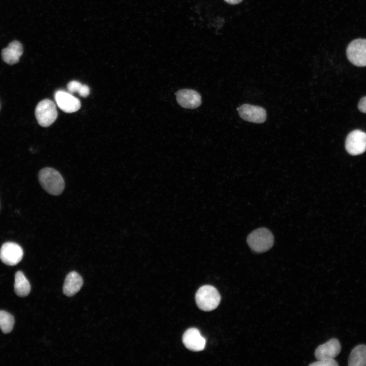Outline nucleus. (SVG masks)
<instances>
[{"label":"nucleus","instance_id":"nucleus-12","mask_svg":"<svg viewBox=\"0 0 366 366\" xmlns=\"http://www.w3.org/2000/svg\"><path fill=\"white\" fill-rule=\"evenodd\" d=\"M341 350V345L337 339H331L325 343L319 345L315 351L317 360L334 358Z\"/></svg>","mask_w":366,"mask_h":366},{"label":"nucleus","instance_id":"nucleus-3","mask_svg":"<svg viewBox=\"0 0 366 366\" xmlns=\"http://www.w3.org/2000/svg\"><path fill=\"white\" fill-rule=\"evenodd\" d=\"M195 299L197 305L200 310L210 311L218 307L220 302L221 296L214 287L204 285L198 290Z\"/></svg>","mask_w":366,"mask_h":366},{"label":"nucleus","instance_id":"nucleus-19","mask_svg":"<svg viewBox=\"0 0 366 366\" xmlns=\"http://www.w3.org/2000/svg\"><path fill=\"white\" fill-rule=\"evenodd\" d=\"M339 364L334 358L322 359L317 360L309 364L311 366H337Z\"/></svg>","mask_w":366,"mask_h":366},{"label":"nucleus","instance_id":"nucleus-5","mask_svg":"<svg viewBox=\"0 0 366 366\" xmlns=\"http://www.w3.org/2000/svg\"><path fill=\"white\" fill-rule=\"evenodd\" d=\"M346 55L349 62L357 67L366 66V39H357L348 46Z\"/></svg>","mask_w":366,"mask_h":366},{"label":"nucleus","instance_id":"nucleus-20","mask_svg":"<svg viewBox=\"0 0 366 366\" xmlns=\"http://www.w3.org/2000/svg\"><path fill=\"white\" fill-rule=\"evenodd\" d=\"M358 108L360 112L366 113V96L362 97L359 100Z\"/></svg>","mask_w":366,"mask_h":366},{"label":"nucleus","instance_id":"nucleus-8","mask_svg":"<svg viewBox=\"0 0 366 366\" xmlns=\"http://www.w3.org/2000/svg\"><path fill=\"white\" fill-rule=\"evenodd\" d=\"M237 110L240 117L249 122L260 124L266 119V110L258 106L245 104L238 107Z\"/></svg>","mask_w":366,"mask_h":366},{"label":"nucleus","instance_id":"nucleus-11","mask_svg":"<svg viewBox=\"0 0 366 366\" xmlns=\"http://www.w3.org/2000/svg\"><path fill=\"white\" fill-rule=\"evenodd\" d=\"M176 100L182 107L188 109H195L201 104L200 95L193 89H180L176 93Z\"/></svg>","mask_w":366,"mask_h":366},{"label":"nucleus","instance_id":"nucleus-7","mask_svg":"<svg viewBox=\"0 0 366 366\" xmlns=\"http://www.w3.org/2000/svg\"><path fill=\"white\" fill-rule=\"evenodd\" d=\"M23 251L21 247L16 243L7 242L0 249V259L7 265L14 266L17 264L22 259Z\"/></svg>","mask_w":366,"mask_h":366},{"label":"nucleus","instance_id":"nucleus-14","mask_svg":"<svg viewBox=\"0 0 366 366\" xmlns=\"http://www.w3.org/2000/svg\"><path fill=\"white\" fill-rule=\"evenodd\" d=\"M83 279L76 271H71L66 276L63 286V292L68 296H72L77 293L83 285Z\"/></svg>","mask_w":366,"mask_h":366},{"label":"nucleus","instance_id":"nucleus-6","mask_svg":"<svg viewBox=\"0 0 366 366\" xmlns=\"http://www.w3.org/2000/svg\"><path fill=\"white\" fill-rule=\"evenodd\" d=\"M345 149L352 156L359 155L366 150V133L360 130L350 132L345 140Z\"/></svg>","mask_w":366,"mask_h":366},{"label":"nucleus","instance_id":"nucleus-4","mask_svg":"<svg viewBox=\"0 0 366 366\" xmlns=\"http://www.w3.org/2000/svg\"><path fill=\"white\" fill-rule=\"evenodd\" d=\"M35 116L41 126L47 127L50 126L57 117L55 104L49 99L42 100L36 107Z\"/></svg>","mask_w":366,"mask_h":366},{"label":"nucleus","instance_id":"nucleus-9","mask_svg":"<svg viewBox=\"0 0 366 366\" xmlns=\"http://www.w3.org/2000/svg\"><path fill=\"white\" fill-rule=\"evenodd\" d=\"M54 99L58 107L66 113L76 112L81 107L79 100L65 90L56 91L54 94Z\"/></svg>","mask_w":366,"mask_h":366},{"label":"nucleus","instance_id":"nucleus-15","mask_svg":"<svg viewBox=\"0 0 366 366\" xmlns=\"http://www.w3.org/2000/svg\"><path fill=\"white\" fill-rule=\"evenodd\" d=\"M349 366H366V345L361 344L355 347L348 358Z\"/></svg>","mask_w":366,"mask_h":366},{"label":"nucleus","instance_id":"nucleus-17","mask_svg":"<svg viewBox=\"0 0 366 366\" xmlns=\"http://www.w3.org/2000/svg\"><path fill=\"white\" fill-rule=\"evenodd\" d=\"M14 317L9 313L0 310V328L5 334L10 332L14 325Z\"/></svg>","mask_w":366,"mask_h":366},{"label":"nucleus","instance_id":"nucleus-10","mask_svg":"<svg viewBox=\"0 0 366 366\" xmlns=\"http://www.w3.org/2000/svg\"><path fill=\"white\" fill-rule=\"evenodd\" d=\"M182 342L186 347L193 351L203 350L205 346L206 340L198 329L191 328L187 329L182 336Z\"/></svg>","mask_w":366,"mask_h":366},{"label":"nucleus","instance_id":"nucleus-21","mask_svg":"<svg viewBox=\"0 0 366 366\" xmlns=\"http://www.w3.org/2000/svg\"><path fill=\"white\" fill-rule=\"evenodd\" d=\"M229 4L235 5L240 3L242 0H224Z\"/></svg>","mask_w":366,"mask_h":366},{"label":"nucleus","instance_id":"nucleus-1","mask_svg":"<svg viewBox=\"0 0 366 366\" xmlns=\"http://www.w3.org/2000/svg\"><path fill=\"white\" fill-rule=\"evenodd\" d=\"M38 178L42 188L51 195H59L64 190V180L61 174L53 168H43L39 172Z\"/></svg>","mask_w":366,"mask_h":366},{"label":"nucleus","instance_id":"nucleus-18","mask_svg":"<svg viewBox=\"0 0 366 366\" xmlns=\"http://www.w3.org/2000/svg\"><path fill=\"white\" fill-rule=\"evenodd\" d=\"M67 89L70 93L78 92L82 97H86L90 93L89 88L85 84H82L77 81H71L67 84Z\"/></svg>","mask_w":366,"mask_h":366},{"label":"nucleus","instance_id":"nucleus-2","mask_svg":"<svg viewBox=\"0 0 366 366\" xmlns=\"http://www.w3.org/2000/svg\"><path fill=\"white\" fill-rule=\"evenodd\" d=\"M274 237L271 232L266 228L257 229L249 234L247 242L255 253H261L269 250L273 246Z\"/></svg>","mask_w":366,"mask_h":366},{"label":"nucleus","instance_id":"nucleus-16","mask_svg":"<svg viewBox=\"0 0 366 366\" xmlns=\"http://www.w3.org/2000/svg\"><path fill=\"white\" fill-rule=\"evenodd\" d=\"M14 291L20 297L27 296L30 291V285L23 272L17 271L15 274Z\"/></svg>","mask_w":366,"mask_h":366},{"label":"nucleus","instance_id":"nucleus-13","mask_svg":"<svg viewBox=\"0 0 366 366\" xmlns=\"http://www.w3.org/2000/svg\"><path fill=\"white\" fill-rule=\"evenodd\" d=\"M22 53L23 47L21 44L17 41H14L2 50L1 55L3 60L6 63L12 65L19 62Z\"/></svg>","mask_w":366,"mask_h":366}]
</instances>
